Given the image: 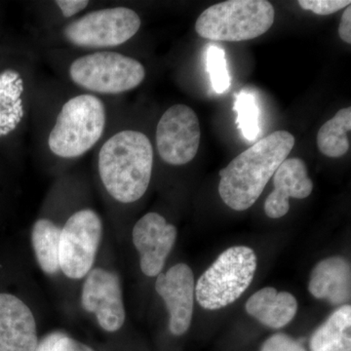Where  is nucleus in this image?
Returning <instances> with one entry per match:
<instances>
[{
	"instance_id": "nucleus-1",
	"label": "nucleus",
	"mask_w": 351,
	"mask_h": 351,
	"mask_svg": "<svg viewBox=\"0 0 351 351\" xmlns=\"http://www.w3.org/2000/svg\"><path fill=\"white\" fill-rule=\"evenodd\" d=\"M154 157L143 132L125 129L108 137L99 149L97 167L110 197L123 204L141 199L151 184Z\"/></svg>"
},
{
	"instance_id": "nucleus-2",
	"label": "nucleus",
	"mask_w": 351,
	"mask_h": 351,
	"mask_svg": "<svg viewBox=\"0 0 351 351\" xmlns=\"http://www.w3.org/2000/svg\"><path fill=\"white\" fill-rule=\"evenodd\" d=\"M294 145V136L279 130L241 152L219 171L221 200L235 211H245L253 206Z\"/></svg>"
},
{
	"instance_id": "nucleus-3",
	"label": "nucleus",
	"mask_w": 351,
	"mask_h": 351,
	"mask_svg": "<svg viewBox=\"0 0 351 351\" xmlns=\"http://www.w3.org/2000/svg\"><path fill=\"white\" fill-rule=\"evenodd\" d=\"M107 125L105 103L93 94L82 93L64 101L48 134L47 147L53 156L75 159L100 142Z\"/></svg>"
},
{
	"instance_id": "nucleus-4",
	"label": "nucleus",
	"mask_w": 351,
	"mask_h": 351,
	"mask_svg": "<svg viewBox=\"0 0 351 351\" xmlns=\"http://www.w3.org/2000/svg\"><path fill=\"white\" fill-rule=\"evenodd\" d=\"M274 19L276 10L267 0H228L203 11L195 31L209 40L239 43L263 36Z\"/></svg>"
},
{
	"instance_id": "nucleus-5",
	"label": "nucleus",
	"mask_w": 351,
	"mask_h": 351,
	"mask_svg": "<svg viewBox=\"0 0 351 351\" xmlns=\"http://www.w3.org/2000/svg\"><path fill=\"white\" fill-rule=\"evenodd\" d=\"M69 77L86 93L113 96L140 86L145 69L135 58L112 50L95 51L69 64Z\"/></svg>"
},
{
	"instance_id": "nucleus-6",
	"label": "nucleus",
	"mask_w": 351,
	"mask_h": 351,
	"mask_svg": "<svg viewBox=\"0 0 351 351\" xmlns=\"http://www.w3.org/2000/svg\"><path fill=\"white\" fill-rule=\"evenodd\" d=\"M257 269V256L250 247L233 246L215 261L195 285L198 304L218 311L233 304L251 285Z\"/></svg>"
},
{
	"instance_id": "nucleus-7",
	"label": "nucleus",
	"mask_w": 351,
	"mask_h": 351,
	"mask_svg": "<svg viewBox=\"0 0 351 351\" xmlns=\"http://www.w3.org/2000/svg\"><path fill=\"white\" fill-rule=\"evenodd\" d=\"M142 25L140 16L128 7L90 11L64 25V40L75 47L108 50L130 40Z\"/></svg>"
},
{
	"instance_id": "nucleus-8",
	"label": "nucleus",
	"mask_w": 351,
	"mask_h": 351,
	"mask_svg": "<svg viewBox=\"0 0 351 351\" xmlns=\"http://www.w3.org/2000/svg\"><path fill=\"white\" fill-rule=\"evenodd\" d=\"M103 237V223L92 209L75 212L64 223L60 239V270L71 279H82L93 267Z\"/></svg>"
},
{
	"instance_id": "nucleus-9",
	"label": "nucleus",
	"mask_w": 351,
	"mask_h": 351,
	"mask_svg": "<svg viewBox=\"0 0 351 351\" xmlns=\"http://www.w3.org/2000/svg\"><path fill=\"white\" fill-rule=\"evenodd\" d=\"M200 136L199 119L195 110L182 104L172 106L157 124V152L169 165H186L197 154Z\"/></svg>"
},
{
	"instance_id": "nucleus-10",
	"label": "nucleus",
	"mask_w": 351,
	"mask_h": 351,
	"mask_svg": "<svg viewBox=\"0 0 351 351\" xmlns=\"http://www.w3.org/2000/svg\"><path fill=\"white\" fill-rule=\"evenodd\" d=\"M82 306L96 315L101 329L117 332L125 322L119 277L114 272L97 267L90 270L83 285Z\"/></svg>"
},
{
	"instance_id": "nucleus-11",
	"label": "nucleus",
	"mask_w": 351,
	"mask_h": 351,
	"mask_svg": "<svg viewBox=\"0 0 351 351\" xmlns=\"http://www.w3.org/2000/svg\"><path fill=\"white\" fill-rule=\"evenodd\" d=\"M157 294L162 298L170 314L169 330L174 336L186 334L191 327L195 304V283L193 270L178 263L156 281Z\"/></svg>"
},
{
	"instance_id": "nucleus-12",
	"label": "nucleus",
	"mask_w": 351,
	"mask_h": 351,
	"mask_svg": "<svg viewBox=\"0 0 351 351\" xmlns=\"http://www.w3.org/2000/svg\"><path fill=\"white\" fill-rule=\"evenodd\" d=\"M177 234L176 226L154 212L145 214L136 223L132 237L140 254L141 269L145 276L156 277L161 274Z\"/></svg>"
},
{
	"instance_id": "nucleus-13",
	"label": "nucleus",
	"mask_w": 351,
	"mask_h": 351,
	"mask_svg": "<svg viewBox=\"0 0 351 351\" xmlns=\"http://www.w3.org/2000/svg\"><path fill=\"white\" fill-rule=\"evenodd\" d=\"M38 345L29 307L15 295L0 293V351H34Z\"/></svg>"
},
{
	"instance_id": "nucleus-14",
	"label": "nucleus",
	"mask_w": 351,
	"mask_h": 351,
	"mask_svg": "<svg viewBox=\"0 0 351 351\" xmlns=\"http://www.w3.org/2000/svg\"><path fill=\"white\" fill-rule=\"evenodd\" d=\"M274 189L265 202V213L270 219H279L290 210V198L304 199L313 191L306 164L301 158H287L274 175Z\"/></svg>"
},
{
	"instance_id": "nucleus-15",
	"label": "nucleus",
	"mask_w": 351,
	"mask_h": 351,
	"mask_svg": "<svg viewBox=\"0 0 351 351\" xmlns=\"http://www.w3.org/2000/svg\"><path fill=\"white\" fill-rule=\"evenodd\" d=\"M27 112V80L12 64L0 66V140L19 129Z\"/></svg>"
},
{
	"instance_id": "nucleus-16",
	"label": "nucleus",
	"mask_w": 351,
	"mask_h": 351,
	"mask_svg": "<svg viewBox=\"0 0 351 351\" xmlns=\"http://www.w3.org/2000/svg\"><path fill=\"white\" fill-rule=\"evenodd\" d=\"M308 290L316 299L326 300L332 306L348 304L351 295L350 263L338 256L321 261L311 272Z\"/></svg>"
},
{
	"instance_id": "nucleus-17",
	"label": "nucleus",
	"mask_w": 351,
	"mask_h": 351,
	"mask_svg": "<svg viewBox=\"0 0 351 351\" xmlns=\"http://www.w3.org/2000/svg\"><path fill=\"white\" fill-rule=\"evenodd\" d=\"M247 313L271 329H280L291 322L297 314V299L288 292L276 288L261 289L246 302Z\"/></svg>"
},
{
	"instance_id": "nucleus-18",
	"label": "nucleus",
	"mask_w": 351,
	"mask_h": 351,
	"mask_svg": "<svg viewBox=\"0 0 351 351\" xmlns=\"http://www.w3.org/2000/svg\"><path fill=\"white\" fill-rule=\"evenodd\" d=\"M311 351H351V306L335 311L311 336Z\"/></svg>"
},
{
	"instance_id": "nucleus-19",
	"label": "nucleus",
	"mask_w": 351,
	"mask_h": 351,
	"mask_svg": "<svg viewBox=\"0 0 351 351\" xmlns=\"http://www.w3.org/2000/svg\"><path fill=\"white\" fill-rule=\"evenodd\" d=\"M61 230L51 219L45 218L38 219L32 226V248L39 267L45 274H55L60 270Z\"/></svg>"
},
{
	"instance_id": "nucleus-20",
	"label": "nucleus",
	"mask_w": 351,
	"mask_h": 351,
	"mask_svg": "<svg viewBox=\"0 0 351 351\" xmlns=\"http://www.w3.org/2000/svg\"><path fill=\"white\" fill-rule=\"evenodd\" d=\"M350 131L351 108H341L318 131L316 138L318 149L331 158L345 156L350 147Z\"/></svg>"
},
{
	"instance_id": "nucleus-21",
	"label": "nucleus",
	"mask_w": 351,
	"mask_h": 351,
	"mask_svg": "<svg viewBox=\"0 0 351 351\" xmlns=\"http://www.w3.org/2000/svg\"><path fill=\"white\" fill-rule=\"evenodd\" d=\"M233 110L237 112V126L246 140L254 142L260 134V108L255 96L246 89L237 95Z\"/></svg>"
},
{
	"instance_id": "nucleus-22",
	"label": "nucleus",
	"mask_w": 351,
	"mask_h": 351,
	"mask_svg": "<svg viewBox=\"0 0 351 351\" xmlns=\"http://www.w3.org/2000/svg\"><path fill=\"white\" fill-rule=\"evenodd\" d=\"M206 71L211 78L214 91L223 94L232 84V77L226 64L225 50L217 45H210L206 52Z\"/></svg>"
},
{
	"instance_id": "nucleus-23",
	"label": "nucleus",
	"mask_w": 351,
	"mask_h": 351,
	"mask_svg": "<svg viewBox=\"0 0 351 351\" xmlns=\"http://www.w3.org/2000/svg\"><path fill=\"white\" fill-rule=\"evenodd\" d=\"M298 3L304 10L326 16L350 6L351 2L350 0H300Z\"/></svg>"
},
{
	"instance_id": "nucleus-24",
	"label": "nucleus",
	"mask_w": 351,
	"mask_h": 351,
	"mask_svg": "<svg viewBox=\"0 0 351 351\" xmlns=\"http://www.w3.org/2000/svg\"><path fill=\"white\" fill-rule=\"evenodd\" d=\"M260 351H306L304 346L285 334H276L263 343Z\"/></svg>"
},
{
	"instance_id": "nucleus-25",
	"label": "nucleus",
	"mask_w": 351,
	"mask_h": 351,
	"mask_svg": "<svg viewBox=\"0 0 351 351\" xmlns=\"http://www.w3.org/2000/svg\"><path fill=\"white\" fill-rule=\"evenodd\" d=\"M55 4L59 8L62 16L69 19L84 11L89 6L90 2L87 0H58L55 1Z\"/></svg>"
},
{
	"instance_id": "nucleus-26",
	"label": "nucleus",
	"mask_w": 351,
	"mask_h": 351,
	"mask_svg": "<svg viewBox=\"0 0 351 351\" xmlns=\"http://www.w3.org/2000/svg\"><path fill=\"white\" fill-rule=\"evenodd\" d=\"M53 351H95L93 348H90L80 341H76L73 338L64 335L61 337L56 343H55Z\"/></svg>"
},
{
	"instance_id": "nucleus-27",
	"label": "nucleus",
	"mask_w": 351,
	"mask_h": 351,
	"mask_svg": "<svg viewBox=\"0 0 351 351\" xmlns=\"http://www.w3.org/2000/svg\"><path fill=\"white\" fill-rule=\"evenodd\" d=\"M339 36L346 43H351V6L346 7L345 12L341 16Z\"/></svg>"
},
{
	"instance_id": "nucleus-28",
	"label": "nucleus",
	"mask_w": 351,
	"mask_h": 351,
	"mask_svg": "<svg viewBox=\"0 0 351 351\" xmlns=\"http://www.w3.org/2000/svg\"><path fill=\"white\" fill-rule=\"evenodd\" d=\"M63 336L64 334L59 332L48 335V336H46L40 343H38V345L36 346V350L34 351H53V348H54L55 343H57L58 339Z\"/></svg>"
}]
</instances>
